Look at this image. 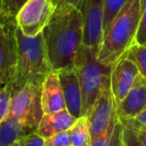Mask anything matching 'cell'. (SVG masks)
<instances>
[{
	"label": "cell",
	"instance_id": "cell-1",
	"mask_svg": "<svg viewBox=\"0 0 146 146\" xmlns=\"http://www.w3.org/2000/svg\"><path fill=\"white\" fill-rule=\"evenodd\" d=\"M56 7L42 31L46 54L53 71L71 69L82 46L83 24L74 0H55Z\"/></svg>",
	"mask_w": 146,
	"mask_h": 146
},
{
	"label": "cell",
	"instance_id": "cell-2",
	"mask_svg": "<svg viewBox=\"0 0 146 146\" xmlns=\"http://www.w3.org/2000/svg\"><path fill=\"white\" fill-rule=\"evenodd\" d=\"M141 18L140 0H128L104 32L97 61L112 66L135 43Z\"/></svg>",
	"mask_w": 146,
	"mask_h": 146
},
{
	"label": "cell",
	"instance_id": "cell-3",
	"mask_svg": "<svg viewBox=\"0 0 146 146\" xmlns=\"http://www.w3.org/2000/svg\"><path fill=\"white\" fill-rule=\"evenodd\" d=\"M17 41V63L13 81L9 84L11 94L20 90L29 82H42L52 71L46 54L42 33L34 37L25 36L15 28Z\"/></svg>",
	"mask_w": 146,
	"mask_h": 146
},
{
	"label": "cell",
	"instance_id": "cell-4",
	"mask_svg": "<svg viewBox=\"0 0 146 146\" xmlns=\"http://www.w3.org/2000/svg\"><path fill=\"white\" fill-rule=\"evenodd\" d=\"M73 68L81 90L82 116H86L93 106L104 80L110 75L111 66L98 62L96 55L82 44Z\"/></svg>",
	"mask_w": 146,
	"mask_h": 146
},
{
	"label": "cell",
	"instance_id": "cell-5",
	"mask_svg": "<svg viewBox=\"0 0 146 146\" xmlns=\"http://www.w3.org/2000/svg\"><path fill=\"white\" fill-rule=\"evenodd\" d=\"M42 82H29L20 90L11 94L10 107L7 116L17 119L34 132L43 116L41 107Z\"/></svg>",
	"mask_w": 146,
	"mask_h": 146
},
{
	"label": "cell",
	"instance_id": "cell-6",
	"mask_svg": "<svg viewBox=\"0 0 146 146\" xmlns=\"http://www.w3.org/2000/svg\"><path fill=\"white\" fill-rule=\"evenodd\" d=\"M56 7L55 0H28L15 16L19 30L28 37L42 33Z\"/></svg>",
	"mask_w": 146,
	"mask_h": 146
},
{
	"label": "cell",
	"instance_id": "cell-7",
	"mask_svg": "<svg viewBox=\"0 0 146 146\" xmlns=\"http://www.w3.org/2000/svg\"><path fill=\"white\" fill-rule=\"evenodd\" d=\"M80 11L83 24L82 44L97 57L103 39V0H74Z\"/></svg>",
	"mask_w": 146,
	"mask_h": 146
},
{
	"label": "cell",
	"instance_id": "cell-8",
	"mask_svg": "<svg viewBox=\"0 0 146 146\" xmlns=\"http://www.w3.org/2000/svg\"><path fill=\"white\" fill-rule=\"evenodd\" d=\"M15 18L0 19V85L13 81L17 63Z\"/></svg>",
	"mask_w": 146,
	"mask_h": 146
},
{
	"label": "cell",
	"instance_id": "cell-9",
	"mask_svg": "<svg viewBox=\"0 0 146 146\" xmlns=\"http://www.w3.org/2000/svg\"><path fill=\"white\" fill-rule=\"evenodd\" d=\"M116 114V106L110 88V75L104 80L97 98L89 113L85 116L89 125L90 138L98 137L107 128Z\"/></svg>",
	"mask_w": 146,
	"mask_h": 146
},
{
	"label": "cell",
	"instance_id": "cell-10",
	"mask_svg": "<svg viewBox=\"0 0 146 146\" xmlns=\"http://www.w3.org/2000/svg\"><path fill=\"white\" fill-rule=\"evenodd\" d=\"M139 76L136 64L125 55L111 66L110 88L116 107L123 101Z\"/></svg>",
	"mask_w": 146,
	"mask_h": 146
},
{
	"label": "cell",
	"instance_id": "cell-11",
	"mask_svg": "<svg viewBox=\"0 0 146 146\" xmlns=\"http://www.w3.org/2000/svg\"><path fill=\"white\" fill-rule=\"evenodd\" d=\"M62 87L65 108L75 118L82 117V95L74 68L57 71Z\"/></svg>",
	"mask_w": 146,
	"mask_h": 146
},
{
	"label": "cell",
	"instance_id": "cell-12",
	"mask_svg": "<svg viewBox=\"0 0 146 146\" xmlns=\"http://www.w3.org/2000/svg\"><path fill=\"white\" fill-rule=\"evenodd\" d=\"M41 107L43 114H52L65 109L62 87L57 71L45 76L41 86Z\"/></svg>",
	"mask_w": 146,
	"mask_h": 146
},
{
	"label": "cell",
	"instance_id": "cell-13",
	"mask_svg": "<svg viewBox=\"0 0 146 146\" xmlns=\"http://www.w3.org/2000/svg\"><path fill=\"white\" fill-rule=\"evenodd\" d=\"M145 108L146 79L140 75L123 101L116 107V114L121 121H124L134 118Z\"/></svg>",
	"mask_w": 146,
	"mask_h": 146
},
{
	"label": "cell",
	"instance_id": "cell-14",
	"mask_svg": "<svg viewBox=\"0 0 146 146\" xmlns=\"http://www.w3.org/2000/svg\"><path fill=\"white\" fill-rule=\"evenodd\" d=\"M76 120L77 118L71 115L66 108L56 113L43 114L35 132L44 139H48L59 132L70 129Z\"/></svg>",
	"mask_w": 146,
	"mask_h": 146
},
{
	"label": "cell",
	"instance_id": "cell-15",
	"mask_svg": "<svg viewBox=\"0 0 146 146\" xmlns=\"http://www.w3.org/2000/svg\"><path fill=\"white\" fill-rule=\"evenodd\" d=\"M33 132L17 119L7 117L0 123V146H10Z\"/></svg>",
	"mask_w": 146,
	"mask_h": 146
},
{
	"label": "cell",
	"instance_id": "cell-16",
	"mask_svg": "<svg viewBox=\"0 0 146 146\" xmlns=\"http://www.w3.org/2000/svg\"><path fill=\"white\" fill-rule=\"evenodd\" d=\"M90 146H125L123 125L117 114L113 116L103 133L91 140Z\"/></svg>",
	"mask_w": 146,
	"mask_h": 146
},
{
	"label": "cell",
	"instance_id": "cell-17",
	"mask_svg": "<svg viewBox=\"0 0 146 146\" xmlns=\"http://www.w3.org/2000/svg\"><path fill=\"white\" fill-rule=\"evenodd\" d=\"M70 146H90L91 138H90L89 125L85 116L77 118L74 125L70 128Z\"/></svg>",
	"mask_w": 146,
	"mask_h": 146
},
{
	"label": "cell",
	"instance_id": "cell-18",
	"mask_svg": "<svg viewBox=\"0 0 146 146\" xmlns=\"http://www.w3.org/2000/svg\"><path fill=\"white\" fill-rule=\"evenodd\" d=\"M124 55L135 63L140 75L146 79V47L138 43H133Z\"/></svg>",
	"mask_w": 146,
	"mask_h": 146
},
{
	"label": "cell",
	"instance_id": "cell-19",
	"mask_svg": "<svg viewBox=\"0 0 146 146\" xmlns=\"http://www.w3.org/2000/svg\"><path fill=\"white\" fill-rule=\"evenodd\" d=\"M128 0H103V30L104 32L108 26L110 25L111 21L116 16L118 12L121 10V8L127 3Z\"/></svg>",
	"mask_w": 146,
	"mask_h": 146
},
{
	"label": "cell",
	"instance_id": "cell-20",
	"mask_svg": "<svg viewBox=\"0 0 146 146\" xmlns=\"http://www.w3.org/2000/svg\"><path fill=\"white\" fill-rule=\"evenodd\" d=\"M11 101V87L9 84L0 85V123L8 116Z\"/></svg>",
	"mask_w": 146,
	"mask_h": 146
},
{
	"label": "cell",
	"instance_id": "cell-21",
	"mask_svg": "<svg viewBox=\"0 0 146 146\" xmlns=\"http://www.w3.org/2000/svg\"><path fill=\"white\" fill-rule=\"evenodd\" d=\"M28 0H2L1 18H15L18 11Z\"/></svg>",
	"mask_w": 146,
	"mask_h": 146
},
{
	"label": "cell",
	"instance_id": "cell-22",
	"mask_svg": "<svg viewBox=\"0 0 146 146\" xmlns=\"http://www.w3.org/2000/svg\"><path fill=\"white\" fill-rule=\"evenodd\" d=\"M140 8H141V18L135 38V43L146 47V0H140Z\"/></svg>",
	"mask_w": 146,
	"mask_h": 146
},
{
	"label": "cell",
	"instance_id": "cell-23",
	"mask_svg": "<svg viewBox=\"0 0 146 146\" xmlns=\"http://www.w3.org/2000/svg\"><path fill=\"white\" fill-rule=\"evenodd\" d=\"M70 129L59 132L48 139H45V146H70Z\"/></svg>",
	"mask_w": 146,
	"mask_h": 146
},
{
	"label": "cell",
	"instance_id": "cell-24",
	"mask_svg": "<svg viewBox=\"0 0 146 146\" xmlns=\"http://www.w3.org/2000/svg\"><path fill=\"white\" fill-rule=\"evenodd\" d=\"M121 121V120H120ZM122 123L126 124L133 129H139V128H146V108L142 112H140L137 116L129 120L121 121Z\"/></svg>",
	"mask_w": 146,
	"mask_h": 146
},
{
	"label": "cell",
	"instance_id": "cell-25",
	"mask_svg": "<svg viewBox=\"0 0 146 146\" xmlns=\"http://www.w3.org/2000/svg\"><path fill=\"white\" fill-rule=\"evenodd\" d=\"M124 129V142H125V146H143L136 138L135 134H134L133 130L127 125L122 123Z\"/></svg>",
	"mask_w": 146,
	"mask_h": 146
},
{
	"label": "cell",
	"instance_id": "cell-26",
	"mask_svg": "<svg viewBox=\"0 0 146 146\" xmlns=\"http://www.w3.org/2000/svg\"><path fill=\"white\" fill-rule=\"evenodd\" d=\"M24 146H45V139L33 132L24 137Z\"/></svg>",
	"mask_w": 146,
	"mask_h": 146
},
{
	"label": "cell",
	"instance_id": "cell-27",
	"mask_svg": "<svg viewBox=\"0 0 146 146\" xmlns=\"http://www.w3.org/2000/svg\"><path fill=\"white\" fill-rule=\"evenodd\" d=\"M128 127H129V126H128ZM131 129L133 130L134 134H135L138 141H139L143 146H146V128H139V129H133V128H131Z\"/></svg>",
	"mask_w": 146,
	"mask_h": 146
},
{
	"label": "cell",
	"instance_id": "cell-28",
	"mask_svg": "<svg viewBox=\"0 0 146 146\" xmlns=\"http://www.w3.org/2000/svg\"><path fill=\"white\" fill-rule=\"evenodd\" d=\"M10 146H24V138L18 140V141H16L15 143H13L12 145H10Z\"/></svg>",
	"mask_w": 146,
	"mask_h": 146
},
{
	"label": "cell",
	"instance_id": "cell-29",
	"mask_svg": "<svg viewBox=\"0 0 146 146\" xmlns=\"http://www.w3.org/2000/svg\"><path fill=\"white\" fill-rule=\"evenodd\" d=\"M2 15V0H0V17Z\"/></svg>",
	"mask_w": 146,
	"mask_h": 146
},
{
	"label": "cell",
	"instance_id": "cell-30",
	"mask_svg": "<svg viewBox=\"0 0 146 146\" xmlns=\"http://www.w3.org/2000/svg\"><path fill=\"white\" fill-rule=\"evenodd\" d=\"M0 19H1V17H0Z\"/></svg>",
	"mask_w": 146,
	"mask_h": 146
}]
</instances>
